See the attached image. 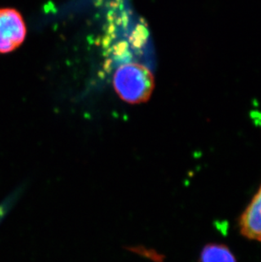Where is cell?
Returning a JSON list of instances; mask_svg holds the SVG:
<instances>
[{"label": "cell", "instance_id": "cell-1", "mask_svg": "<svg viewBox=\"0 0 261 262\" xmlns=\"http://www.w3.org/2000/svg\"><path fill=\"white\" fill-rule=\"evenodd\" d=\"M113 85L122 100L130 104H141L150 98L155 89V78L147 67L130 62L117 68Z\"/></svg>", "mask_w": 261, "mask_h": 262}, {"label": "cell", "instance_id": "cell-2", "mask_svg": "<svg viewBox=\"0 0 261 262\" xmlns=\"http://www.w3.org/2000/svg\"><path fill=\"white\" fill-rule=\"evenodd\" d=\"M27 36L23 15L13 8H0V54L15 51Z\"/></svg>", "mask_w": 261, "mask_h": 262}, {"label": "cell", "instance_id": "cell-3", "mask_svg": "<svg viewBox=\"0 0 261 262\" xmlns=\"http://www.w3.org/2000/svg\"><path fill=\"white\" fill-rule=\"evenodd\" d=\"M242 235L261 242V185L239 219Z\"/></svg>", "mask_w": 261, "mask_h": 262}, {"label": "cell", "instance_id": "cell-4", "mask_svg": "<svg viewBox=\"0 0 261 262\" xmlns=\"http://www.w3.org/2000/svg\"><path fill=\"white\" fill-rule=\"evenodd\" d=\"M198 262H237L232 250L223 244H209L203 248Z\"/></svg>", "mask_w": 261, "mask_h": 262}]
</instances>
